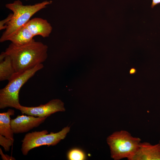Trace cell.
<instances>
[{
    "mask_svg": "<svg viewBox=\"0 0 160 160\" xmlns=\"http://www.w3.org/2000/svg\"><path fill=\"white\" fill-rule=\"evenodd\" d=\"M68 126L57 133L51 132L48 134L47 130L34 131L26 134L22 140L21 151L25 156L31 150L42 145L54 146L64 139L70 131Z\"/></svg>",
    "mask_w": 160,
    "mask_h": 160,
    "instance_id": "8992f818",
    "label": "cell"
},
{
    "mask_svg": "<svg viewBox=\"0 0 160 160\" xmlns=\"http://www.w3.org/2000/svg\"><path fill=\"white\" fill-rule=\"evenodd\" d=\"M141 141L140 138L133 137L128 132L124 130L114 132L106 139L111 157L114 160L124 158L132 160Z\"/></svg>",
    "mask_w": 160,
    "mask_h": 160,
    "instance_id": "277c9868",
    "label": "cell"
},
{
    "mask_svg": "<svg viewBox=\"0 0 160 160\" xmlns=\"http://www.w3.org/2000/svg\"><path fill=\"white\" fill-rule=\"evenodd\" d=\"M52 1L46 0L33 5H24L20 0L7 4L5 7L12 12L11 20L6 25V28L0 38V42L8 39L24 25L34 14L51 4Z\"/></svg>",
    "mask_w": 160,
    "mask_h": 160,
    "instance_id": "7a4b0ae2",
    "label": "cell"
},
{
    "mask_svg": "<svg viewBox=\"0 0 160 160\" xmlns=\"http://www.w3.org/2000/svg\"><path fill=\"white\" fill-rule=\"evenodd\" d=\"M67 157L69 160H84L86 159V156L82 150L75 148H72L68 151Z\"/></svg>",
    "mask_w": 160,
    "mask_h": 160,
    "instance_id": "7c38bea8",
    "label": "cell"
},
{
    "mask_svg": "<svg viewBox=\"0 0 160 160\" xmlns=\"http://www.w3.org/2000/svg\"><path fill=\"white\" fill-rule=\"evenodd\" d=\"M17 73L10 57L2 52L0 55V81H9Z\"/></svg>",
    "mask_w": 160,
    "mask_h": 160,
    "instance_id": "30bf717a",
    "label": "cell"
},
{
    "mask_svg": "<svg viewBox=\"0 0 160 160\" xmlns=\"http://www.w3.org/2000/svg\"><path fill=\"white\" fill-rule=\"evenodd\" d=\"M159 143H160V140L159 141Z\"/></svg>",
    "mask_w": 160,
    "mask_h": 160,
    "instance_id": "ac0fdd59",
    "label": "cell"
},
{
    "mask_svg": "<svg viewBox=\"0 0 160 160\" xmlns=\"http://www.w3.org/2000/svg\"><path fill=\"white\" fill-rule=\"evenodd\" d=\"M28 115H18L14 119H11V127L14 134L28 132L39 126L47 118Z\"/></svg>",
    "mask_w": 160,
    "mask_h": 160,
    "instance_id": "ba28073f",
    "label": "cell"
},
{
    "mask_svg": "<svg viewBox=\"0 0 160 160\" xmlns=\"http://www.w3.org/2000/svg\"><path fill=\"white\" fill-rule=\"evenodd\" d=\"M48 48L47 45L33 39L21 45L11 42L4 52L10 57L16 73H20L44 62Z\"/></svg>",
    "mask_w": 160,
    "mask_h": 160,
    "instance_id": "6da1fadb",
    "label": "cell"
},
{
    "mask_svg": "<svg viewBox=\"0 0 160 160\" xmlns=\"http://www.w3.org/2000/svg\"><path fill=\"white\" fill-rule=\"evenodd\" d=\"M14 114V110L10 109L0 113V135L13 140L14 133L11 127L10 116Z\"/></svg>",
    "mask_w": 160,
    "mask_h": 160,
    "instance_id": "8fae6325",
    "label": "cell"
},
{
    "mask_svg": "<svg viewBox=\"0 0 160 160\" xmlns=\"http://www.w3.org/2000/svg\"><path fill=\"white\" fill-rule=\"evenodd\" d=\"M12 13L10 14L5 19L0 22V30L6 29V25L11 19Z\"/></svg>",
    "mask_w": 160,
    "mask_h": 160,
    "instance_id": "5bb4252c",
    "label": "cell"
},
{
    "mask_svg": "<svg viewBox=\"0 0 160 160\" xmlns=\"http://www.w3.org/2000/svg\"><path fill=\"white\" fill-rule=\"evenodd\" d=\"M132 160H160V143L153 145L140 142Z\"/></svg>",
    "mask_w": 160,
    "mask_h": 160,
    "instance_id": "9c48e42d",
    "label": "cell"
},
{
    "mask_svg": "<svg viewBox=\"0 0 160 160\" xmlns=\"http://www.w3.org/2000/svg\"><path fill=\"white\" fill-rule=\"evenodd\" d=\"M52 30L51 25L46 20L35 17L29 20L7 41L16 44H23L32 41L36 36L39 35L43 38L49 37Z\"/></svg>",
    "mask_w": 160,
    "mask_h": 160,
    "instance_id": "5b68a950",
    "label": "cell"
},
{
    "mask_svg": "<svg viewBox=\"0 0 160 160\" xmlns=\"http://www.w3.org/2000/svg\"><path fill=\"white\" fill-rule=\"evenodd\" d=\"M160 4V0H152L151 7L153 8L156 5Z\"/></svg>",
    "mask_w": 160,
    "mask_h": 160,
    "instance_id": "9a60e30c",
    "label": "cell"
},
{
    "mask_svg": "<svg viewBox=\"0 0 160 160\" xmlns=\"http://www.w3.org/2000/svg\"><path fill=\"white\" fill-rule=\"evenodd\" d=\"M25 0V1H28V0Z\"/></svg>",
    "mask_w": 160,
    "mask_h": 160,
    "instance_id": "e0dca14e",
    "label": "cell"
},
{
    "mask_svg": "<svg viewBox=\"0 0 160 160\" xmlns=\"http://www.w3.org/2000/svg\"><path fill=\"white\" fill-rule=\"evenodd\" d=\"M13 140L7 138L0 135V145L4 148L6 152L9 151L10 147L13 144Z\"/></svg>",
    "mask_w": 160,
    "mask_h": 160,
    "instance_id": "4fadbf2b",
    "label": "cell"
},
{
    "mask_svg": "<svg viewBox=\"0 0 160 160\" xmlns=\"http://www.w3.org/2000/svg\"><path fill=\"white\" fill-rule=\"evenodd\" d=\"M44 67L42 63L20 73H17L7 84L0 90V108L7 107L19 110V92L22 87L36 73Z\"/></svg>",
    "mask_w": 160,
    "mask_h": 160,
    "instance_id": "3957f363",
    "label": "cell"
},
{
    "mask_svg": "<svg viewBox=\"0 0 160 160\" xmlns=\"http://www.w3.org/2000/svg\"><path fill=\"white\" fill-rule=\"evenodd\" d=\"M19 110L23 114L40 118L47 117L57 112L65 111L64 103L59 99H52L45 104L36 107L21 105Z\"/></svg>",
    "mask_w": 160,
    "mask_h": 160,
    "instance_id": "52a82bcc",
    "label": "cell"
},
{
    "mask_svg": "<svg viewBox=\"0 0 160 160\" xmlns=\"http://www.w3.org/2000/svg\"><path fill=\"white\" fill-rule=\"evenodd\" d=\"M136 71L135 69L132 68L130 69L129 72L130 74H133L135 73Z\"/></svg>",
    "mask_w": 160,
    "mask_h": 160,
    "instance_id": "2e32d148",
    "label": "cell"
}]
</instances>
